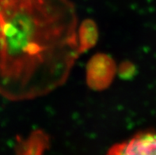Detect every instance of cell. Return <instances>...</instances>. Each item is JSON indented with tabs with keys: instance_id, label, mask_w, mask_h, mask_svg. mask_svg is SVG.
I'll use <instances>...</instances> for the list:
<instances>
[{
	"instance_id": "3",
	"label": "cell",
	"mask_w": 156,
	"mask_h": 155,
	"mask_svg": "<svg viewBox=\"0 0 156 155\" xmlns=\"http://www.w3.org/2000/svg\"><path fill=\"white\" fill-rule=\"evenodd\" d=\"M109 154H156V132L144 131L136 134L128 141L114 144Z\"/></svg>"
},
{
	"instance_id": "4",
	"label": "cell",
	"mask_w": 156,
	"mask_h": 155,
	"mask_svg": "<svg viewBox=\"0 0 156 155\" xmlns=\"http://www.w3.org/2000/svg\"><path fill=\"white\" fill-rule=\"evenodd\" d=\"M50 139L42 130L32 132L26 139L17 137L15 152L22 155H40L49 149Z\"/></svg>"
},
{
	"instance_id": "5",
	"label": "cell",
	"mask_w": 156,
	"mask_h": 155,
	"mask_svg": "<svg viewBox=\"0 0 156 155\" xmlns=\"http://www.w3.org/2000/svg\"><path fill=\"white\" fill-rule=\"evenodd\" d=\"M98 27L90 18L83 20L77 33L79 52L81 55L94 47L98 41Z\"/></svg>"
},
{
	"instance_id": "6",
	"label": "cell",
	"mask_w": 156,
	"mask_h": 155,
	"mask_svg": "<svg viewBox=\"0 0 156 155\" xmlns=\"http://www.w3.org/2000/svg\"><path fill=\"white\" fill-rule=\"evenodd\" d=\"M117 73L121 79L130 80L136 75V66L129 60L123 61L117 67Z\"/></svg>"
},
{
	"instance_id": "1",
	"label": "cell",
	"mask_w": 156,
	"mask_h": 155,
	"mask_svg": "<svg viewBox=\"0 0 156 155\" xmlns=\"http://www.w3.org/2000/svg\"><path fill=\"white\" fill-rule=\"evenodd\" d=\"M71 0H0V97L22 101L63 86L80 55Z\"/></svg>"
},
{
	"instance_id": "2",
	"label": "cell",
	"mask_w": 156,
	"mask_h": 155,
	"mask_svg": "<svg viewBox=\"0 0 156 155\" xmlns=\"http://www.w3.org/2000/svg\"><path fill=\"white\" fill-rule=\"evenodd\" d=\"M117 73V67L114 59L105 53H97L87 63V86L93 90H105L110 86Z\"/></svg>"
}]
</instances>
